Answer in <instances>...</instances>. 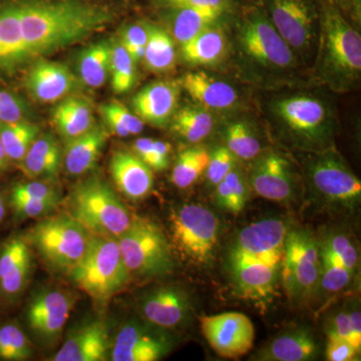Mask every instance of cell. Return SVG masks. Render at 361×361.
<instances>
[{"label": "cell", "instance_id": "19", "mask_svg": "<svg viewBox=\"0 0 361 361\" xmlns=\"http://www.w3.org/2000/svg\"><path fill=\"white\" fill-rule=\"evenodd\" d=\"M271 23L291 49H305L314 37V14L306 0H272Z\"/></svg>", "mask_w": 361, "mask_h": 361}, {"label": "cell", "instance_id": "33", "mask_svg": "<svg viewBox=\"0 0 361 361\" xmlns=\"http://www.w3.org/2000/svg\"><path fill=\"white\" fill-rule=\"evenodd\" d=\"M111 42L101 40L80 52L78 71L80 82L92 89L103 87L110 75Z\"/></svg>", "mask_w": 361, "mask_h": 361}, {"label": "cell", "instance_id": "13", "mask_svg": "<svg viewBox=\"0 0 361 361\" xmlns=\"http://www.w3.org/2000/svg\"><path fill=\"white\" fill-rule=\"evenodd\" d=\"M200 322L202 334L221 357L236 360L253 348L255 329L250 318L243 313L203 316Z\"/></svg>", "mask_w": 361, "mask_h": 361}, {"label": "cell", "instance_id": "46", "mask_svg": "<svg viewBox=\"0 0 361 361\" xmlns=\"http://www.w3.org/2000/svg\"><path fill=\"white\" fill-rule=\"evenodd\" d=\"M23 200H54L61 202L58 189L39 180L18 183L11 189V202Z\"/></svg>", "mask_w": 361, "mask_h": 361}, {"label": "cell", "instance_id": "31", "mask_svg": "<svg viewBox=\"0 0 361 361\" xmlns=\"http://www.w3.org/2000/svg\"><path fill=\"white\" fill-rule=\"evenodd\" d=\"M52 123L66 141L85 134L96 125L89 102L75 96L59 101L52 111Z\"/></svg>", "mask_w": 361, "mask_h": 361}, {"label": "cell", "instance_id": "22", "mask_svg": "<svg viewBox=\"0 0 361 361\" xmlns=\"http://www.w3.org/2000/svg\"><path fill=\"white\" fill-rule=\"evenodd\" d=\"M179 87L168 80L152 82L133 97L132 106L135 116L142 122L164 127L177 111Z\"/></svg>", "mask_w": 361, "mask_h": 361}, {"label": "cell", "instance_id": "43", "mask_svg": "<svg viewBox=\"0 0 361 361\" xmlns=\"http://www.w3.org/2000/svg\"><path fill=\"white\" fill-rule=\"evenodd\" d=\"M320 247L322 276L319 287L329 294L338 293L348 286L353 273L344 267L341 261L323 246Z\"/></svg>", "mask_w": 361, "mask_h": 361}, {"label": "cell", "instance_id": "47", "mask_svg": "<svg viewBox=\"0 0 361 361\" xmlns=\"http://www.w3.org/2000/svg\"><path fill=\"white\" fill-rule=\"evenodd\" d=\"M322 246L336 255L346 269L353 273L355 272L358 264V253L346 235L342 233L329 235Z\"/></svg>", "mask_w": 361, "mask_h": 361}, {"label": "cell", "instance_id": "14", "mask_svg": "<svg viewBox=\"0 0 361 361\" xmlns=\"http://www.w3.org/2000/svg\"><path fill=\"white\" fill-rule=\"evenodd\" d=\"M37 61L26 44L14 0H0V82L25 73Z\"/></svg>", "mask_w": 361, "mask_h": 361}, {"label": "cell", "instance_id": "24", "mask_svg": "<svg viewBox=\"0 0 361 361\" xmlns=\"http://www.w3.org/2000/svg\"><path fill=\"white\" fill-rule=\"evenodd\" d=\"M110 171L118 189L130 200H142L153 189V170L133 152H115Z\"/></svg>", "mask_w": 361, "mask_h": 361}, {"label": "cell", "instance_id": "53", "mask_svg": "<svg viewBox=\"0 0 361 361\" xmlns=\"http://www.w3.org/2000/svg\"><path fill=\"white\" fill-rule=\"evenodd\" d=\"M163 8H177V7H211V8L226 11L228 0H154Z\"/></svg>", "mask_w": 361, "mask_h": 361}, {"label": "cell", "instance_id": "38", "mask_svg": "<svg viewBox=\"0 0 361 361\" xmlns=\"http://www.w3.org/2000/svg\"><path fill=\"white\" fill-rule=\"evenodd\" d=\"M135 66L137 63L118 39L111 42V85L115 94H127L134 87L137 80Z\"/></svg>", "mask_w": 361, "mask_h": 361}, {"label": "cell", "instance_id": "52", "mask_svg": "<svg viewBox=\"0 0 361 361\" xmlns=\"http://www.w3.org/2000/svg\"><path fill=\"white\" fill-rule=\"evenodd\" d=\"M355 346L343 339L327 337L326 358L329 361H351L356 360L358 353Z\"/></svg>", "mask_w": 361, "mask_h": 361}, {"label": "cell", "instance_id": "55", "mask_svg": "<svg viewBox=\"0 0 361 361\" xmlns=\"http://www.w3.org/2000/svg\"><path fill=\"white\" fill-rule=\"evenodd\" d=\"M9 163H11V161L7 158L6 151H4L1 141H0V174L6 172L7 168H8Z\"/></svg>", "mask_w": 361, "mask_h": 361}, {"label": "cell", "instance_id": "49", "mask_svg": "<svg viewBox=\"0 0 361 361\" xmlns=\"http://www.w3.org/2000/svg\"><path fill=\"white\" fill-rule=\"evenodd\" d=\"M235 157L227 147H218L210 155L206 169L207 180L216 187L235 168Z\"/></svg>", "mask_w": 361, "mask_h": 361}, {"label": "cell", "instance_id": "23", "mask_svg": "<svg viewBox=\"0 0 361 361\" xmlns=\"http://www.w3.org/2000/svg\"><path fill=\"white\" fill-rule=\"evenodd\" d=\"M110 349L108 325L97 320L75 329L51 360L103 361Z\"/></svg>", "mask_w": 361, "mask_h": 361}, {"label": "cell", "instance_id": "7", "mask_svg": "<svg viewBox=\"0 0 361 361\" xmlns=\"http://www.w3.org/2000/svg\"><path fill=\"white\" fill-rule=\"evenodd\" d=\"M170 229L176 248L199 265H208L215 257L219 240V220L206 207L187 204L171 216Z\"/></svg>", "mask_w": 361, "mask_h": 361}, {"label": "cell", "instance_id": "2", "mask_svg": "<svg viewBox=\"0 0 361 361\" xmlns=\"http://www.w3.org/2000/svg\"><path fill=\"white\" fill-rule=\"evenodd\" d=\"M318 71L323 82L336 92L349 90L360 82V32L332 7L322 11Z\"/></svg>", "mask_w": 361, "mask_h": 361}, {"label": "cell", "instance_id": "35", "mask_svg": "<svg viewBox=\"0 0 361 361\" xmlns=\"http://www.w3.org/2000/svg\"><path fill=\"white\" fill-rule=\"evenodd\" d=\"M172 123V129L176 134L187 142L196 144L211 134L214 118L203 106H185L176 111Z\"/></svg>", "mask_w": 361, "mask_h": 361}, {"label": "cell", "instance_id": "50", "mask_svg": "<svg viewBox=\"0 0 361 361\" xmlns=\"http://www.w3.org/2000/svg\"><path fill=\"white\" fill-rule=\"evenodd\" d=\"M14 215L18 219H30L47 215L56 210L59 201L54 200H23L11 202Z\"/></svg>", "mask_w": 361, "mask_h": 361}, {"label": "cell", "instance_id": "26", "mask_svg": "<svg viewBox=\"0 0 361 361\" xmlns=\"http://www.w3.org/2000/svg\"><path fill=\"white\" fill-rule=\"evenodd\" d=\"M179 84L196 103L207 110H229L239 99L231 85L205 71L185 73Z\"/></svg>", "mask_w": 361, "mask_h": 361}, {"label": "cell", "instance_id": "40", "mask_svg": "<svg viewBox=\"0 0 361 361\" xmlns=\"http://www.w3.org/2000/svg\"><path fill=\"white\" fill-rule=\"evenodd\" d=\"M99 113L109 130L118 137L139 135L144 130V122L141 118L118 102L114 101L102 104L99 106Z\"/></svg>", "mask_w": 361, "mask_h": 361}, {"label": "cell", "instance_id": "54", "mask_svg": "<svg viewBox=\"0 0 361 361\" xmlns=\"http://www.w3.org/2000/svg\"><path fill=\"white\" fill-rule=\"evenodd\" d=\"M349 319H350L351 326H353V332L355 336L361 341V315L360 311L357 308L348 310Z\"/></svg>", "mask_w": 361, "mask_h": 361}, {"label": "cell", "instance_id": "4", "mask_svg": "<svg viewBox=\"0 0 361 361\" xmlns=\"http://www.w3.org/2000/svg\"><path fill=\"white\" fill-rule=\"evenodd\" d=\"M71 281L97 302H106L130 282L116 239L92 235L84 257L71 272Z\"/></svg>", "mask_w": 361, "mask_h": 361}, {"label": "cell", "instance_id": "34", "mask_svg": "<svg viewBox=\"0 0 361 361\" xmlns=\"http://www.w3.org/2000/svg\"><path fill=\"white\" fill-rule=\"evenodd\" d=\"M175 42L166 28L149 23L148 42L142 59L147 68L154 73L172 71L177 61Z\"/></svg>", "mask_w": 361, "mask_h": 361}, {"label": "cell", "instance_id": "32", "mask_svg": "<svg viewBox=\"0 0 361 361\" xmlns=\"http://www.w3.org/2000/svg\"><path fill=\"white\" fill-rule=\"evenodd\" d=\"M226 47L225 33L215 25L180 44V56L189 65L212 66L224 58Z\"/></svg>", "mask_w": 361, "mask_h": 361}, {"label": "cell", "instance_id": "45", "mask_svg": "<svg viewBox=\"0 0 361 361\" xmlns=\"http://www.w3.org/2000/svg\"><path fill=\"white\" fill-rule=\"evenodd\" d=\"M149 37V23H134L123 26L118 42L135 63L144 59L145 49Z\"/></svg>", "mask_w": 361, "mask_h": 361}, {"label": "cell", "instance_id": "56", "mask_svg": "<svg viewBox=\"0 0 361 361\" xmlns=\"http://www.w3.org/2000/svg\"><path fill=\"white\" fill-rule=\"evenodd\" d=\"M6 215V198H4V194L0 191V225L4 222V218Z\"/></svg>", "mask_w": 361, "mask_h": 361}, {"label": "cell", "instance_id": "18", "mask_svg": "<svg viewBox=\"0 0 361 361\" xmlns=\"http://www.w3.org/2000/svg\"><path fill=\"white\" fill-rule=\"evenodd\" d=\"M163 334L144 325L129 323L116 334L111 348L113 361H157L172 349V342Z\"/></svg>", "mask_w": 361, "mask_h": 361}, {"label": "cell", "instance_id": "17", "mask_svg": "<svg viewBox=\"0 0 361 361\" xmlns=\"http://www.w3.org/2000/svg\"><path fill=\"white\" fill-rule=\"evenodd\" d=\"M25 87L35 101L51 104L70 96L78 80L65 63L39 59L25 71Z\"/></svg>", "mask_w": 361, "mask_h": 361}, {"label": "cell", "instance_id": "12", "mask_svg": "<svg viewBox=\"0 0 361 361\" xmlns=\"http://www.w3.org/2000/svg\"><path fill=\"white\" fill-rule=\"evenodd\" d=\"M288 225L279 218H267L252 223L240 231L233 242L228 263L265 261L282 264Z\"/></svg>", "mask_w": 361, "mask_h": 361}, {"label": "cell", "instance_id": "48", "mask_svg": "<svg viewBox=\"0 0 361 361\" xmlns=\"http://www.w3.org/2000/svg\"><path fill=\"white\" fill-rule=\"evenodd\" d=\"M30 108L25 99L11 90L0 89V123L27 121Z\"/></svg>", "mask_w": 361, "mask_h": 361}, {"label": "cell", "instance_id": "41", "mask_svg": "<svg viewBox=\"0 0 361 361\" xmlns=\"http://www.w3.org/2000/svg\"><path fill=\"white\" fill-rule=\"evenodd\" d=\"M225 137L226 147L236 158L253 160L260 153V142L245 122L231 123L226 130Z\"/></svg>", "mask_w": 361, "mask_h": 361}, {"label": "cell", "instance_id": "30", "mask_svg": "<svg viewBox=\"0 0 361 361\" xmlns=\"http://www.w3.org/2000/svg\"><path fill=\"white\" fill-rule=\"evenodd\" d=\"M319 346L310 330L298 329L273 339L256 356L266 361H306L317 356Z\"/></svg>", "mask_w": 361, "mask_h": 361}, {"label": "cell", "instance_id": "3", "mask_svg": "<svg viewBox=\"0 0 361 361\" xmlns=\"http://www.w3.org/2000/svg\"><path fill=\"white\" fill-rule=\"evenodd\" d=\"M68 204V213L94 236L118 239L135 219L111 185L99 177L78 183Z\"/></svg>", "mask_w": 361, "mask_h": 361}, {"label": "cell", "instance_id": "15", "mask_svg": "<svg viewBox=\"0 0 361 361\" xmlns=\"http://www.w3.org/2000/svg\"><path fill=\"white\" fill-rule=\"evenodd\" d=\"M75 303V297L61 289L40 291L28 304V326L42 341H54L65 329Z\"/></svg>", "mask_w": 361, "mask_h": 361}, {"label": "cell", "instance_id": "29", "mask_svg": "<svg viewBox=\"0 0 361 361\" xmlns=\"http://www.w3.org/2000/svg\"><path fill=\"white\" fill-rule=\"evenodd\" d=\"M63 165V151L54 135H39L20 163L21 171L30 179H54Z\"/></svg>", "mask_w": 361, "mask_h": 361}, {"label": "cell", "instance_id": "20", "mask_svg": "<svg viewBox=\"0 0 361 361\" xmlns=\"http://www.w3.org/2000/svg\"><path fill=\"white\" fill-rule=\"evenodd\" d=\"M249 182L258 196L276 202L290 200L296 188L290 163L275 153L266 154L256 161Z\"/></svg>", "mask_w": 361, "mask_h": 361}, {"label": "cell", "instance_id": "51", "mask_svg": "<svg viewBox=\"0 0 361 361\" xmlns=\"http://www.w3.org/2000/svg\"><path fill=\"white\" fill-rule=\"evenodd\" d=\"M327 337L343 339L360 351L361 341L355 336V332H353L350 319H349L348 310L339 311L334 316L329 329H327Z\"/></svg>", "mask_w": 361, "mask_h": 361}, {"label": "cell", "instance_id": "11", "mask_svg": "<svg viewBox=\"0 0 361 361\" xmlns=\"http://www.w3.org/2000/svg\"><path fill=\"white\" fill-rule=\"evenodd\" d=\"M242 49L259 65L272 70H285L293 66L292 49L264 14L252 13L239 26Z\"/></svg>", "mask_w": 361, "mask_h": 361}, {"label": "cell", "instance_id": "27", "mask_svg": "<svg viewBox=\"0 0 361 361\" xmlns=\"http://www.w3.org/2000/svg\"><path fill=\"white\" fill-rule=\"evenodd\" d=\"M108 132L94 125L85 134L66 140L63 163L71 176H82L94 168L108 142Z\"/></svg>", "mask_w": 361, "mask_h": 361}, {"label": "cell", "instance_id": "57", "mask_svg": "<svg viewBox=\"0 0 361 361\" xmlns=\"http://www.w3.org/2000/svg\"><path fill=\"white\" fill-rule=\"evenodd\" d=\"M341 1H344L346 2V4H353V6H355V7H357L358 9H360V0H341Z\"/></svg>", "mask_w": 361, "mask_h": 361}, {"label": "cell", "instance_id": "1", "mask_svg": "<svg viewBox=\"0 0 361 361\" xmlns=\"http://www.w3.org/2000/svg\"><path fill=\"white\" fill-rule=\"evenodd\" d=\"M21 30L35 59H44L103 32L116 20L108 4L94 0H14Z\"/></svg>", "mask_w": 361, "mask_h": 361}, {"label": "cell", "instance_id": "28", "mask_svg": "<svg viewBox=\"0 0 361 361\" xmlns=\"http://www.w3.org/2000/svg\"><path fill=\"white\" fill-rule=\"evenodd\" d=\"M168 11L167 30L178 44H183L217 25L225 11L211 7H177Z\"/></svg>", "mask_w": 361, "mask_h": 361}, {"label": "cell", "instance_id": "9", "mask_svg": "<svg viewBox=\"0 0 361 361\" xmlns=\"http://www.w3.org/2000/svg\"><path fill=\"white\" fill-rule=\"evenodd\" d=\"M273 111L285 129L299 141L322 147L334 135V116L324 102L307 94L278 99Z\"/></svg>", "mask_w": 361, "mask_h": 361}, {"label": "cell", "instance_id": "36", "mask_svg": "<svg viewBox=\"0 0 361 361\" xmlns=\"http://www.w3.org/2000/svg\"><path fill=\"white\" fill-rule=\"evenodd\" d=\"M39 132V126L28 120L0 123V141L8 160L20 164Z\"/></svg>", "mask_w": 361, "mask_h": 361}, {"label": "cell", "instance_id": "37", "mask_svg": "<svg viewBox=\"0 0 361 361\" xmlns=\"http://www.w3.org/2000/svg\"><path fill=\"white\" fill-rule=\"evenodd\" d=\"M210 160V154L204 148L185 149L178 156L173 169L172 182L180 189H186L196 182L204 173Z\"/></svg>", "mask_w": 361, "mask_h": 361}, {"label": "cell", "instance_id": "16", "mask_svg": "<svg viewBox=\"0 0 361 361\" xmlns=\"http://www.w3.org/2000/svg\"><path fill=\"white\" fill-rule=\"evenodd\" d=\"M32 269V249L25 237L7 239L0 247V303L11 304L20 298Z\"/></svg>", "mask_w": 361, "mask_h": 361}, {"label": "cell", "instance_id": "8", "mask_svg": "<svg viewBox=\"0 0 361 361\" xmlns=\"http://www.w3.org/2000/svg\"><path fill=\"white\" fill-rule=\"evenodd\" d=\"M322 276L320 247L306 230H289L281 265L282 281L293 301L312 295Z\"/></svg>", "mask_w": 361, "mask_h": 361}, {"label": "cell", "instance_id": "5", "mask_svg": "<svg viewBox=\"0 0 361 361\" xmlns=\"http://www.w3.org/2000/svg\"><path fill=\"white\" fill-rule=\"evenodd\" d=\"M92 237L84 225L65 213L40 220L25 238L51 270L68 274L84 257Z\"/></svg>", "mask_w": 361, "mask_h": 361}, {"label": "cell", "instance_id": "39", "mask_svg": "<svg viewBox=\"0 0 361 361\" xmlns=\"http://www.w3.org/2000/svg\"><path fill=\"white\" fill-rule=\"evenodd\" d=\"M248 196V185L241 171L236 167L216 186V202L221 208L232 214H239L243 210Z\"/></svg>", "mask_w": 361, "mask_h": 361}, {"label": "cell", "instance_id": "6", "mask_svg": "<svg viewBox=\"0 0 361 361\" xmlns=\"http://www.w3.org/2000/svg\"><path fill=\"white\" fill-rule=\"evenodd\" d=\"M116 241L130 274L161 277L174 269L168 239L151 221L135 217L129 229Z\"/></svg>", "mask_w": 361, "mask_h": 361}, {"label": "cell", "instance_id": "25", "mask_svg": "<svg viewBox=\"0 0 361 361\" xmlns=\"http://www.w3.org/2000/svg\"><path fill=\"white\" fill-rule=\"evenodd\" d=\"M191 310L186 292L177 287H161L142 300V312L151 324L174 329L184 322Z\"/></svg>", "mask_w": 361, "mask_h": 361}, {"label": "cell", "instance_id": "10", "mask_svg": "<svg viewBox=\"0 0 361 361\" xmlns=\"http://www.w3.org/2000/svg\"><path fill=\"white\" fill-rule=\"evenodd\" d=\"M313 191L332 206L353 209L360 204V179L334 151L323 152L308 165Z\"/></svg>", "mask_w": 361, "mask_h": 361}, {"label": "cell", "instance_id": "44", "mask_svg": "<svg viewBox=\"0 0 361 361\" xmlns=\"http://www.w3.org/2000/svg\"><path fill=\"white\" fill-rule=\"evenodd\" d=\"M171 145L151 137H141L133 145V153L139 157L153 171H164L168 168Z\"/></svg>", "mask_w": 361, "mask_h": 361}, {"label": "cell", "instance_id": "42", "mask_svg": "<svg viewBox=\"0 0 361 361\" xmlns=\"http://www.w3.org/2000/svg\"><path fill=\"white\" fill-rule=\"evenodd\" d=\"M32 356V343L20 326L13 323L0 325V360L23 361Z\"/></svg>", "mask_w": 361, "mask_h": 361}, {"label": "cell", "instance_id": "21", "mask_svg": "<svg viewBox=\"0 0 361 361\" xmlns=\"http://www.w3.org/2000/svg\"><path fill=\"white\" fill-rule=\"evenodd\" d=\"M281 265L258 260L229 263L237 293L258 302L269 300L276 292Z\"/></svg>", "mask_w": 361, "mask_h": 361}]
</instances>
